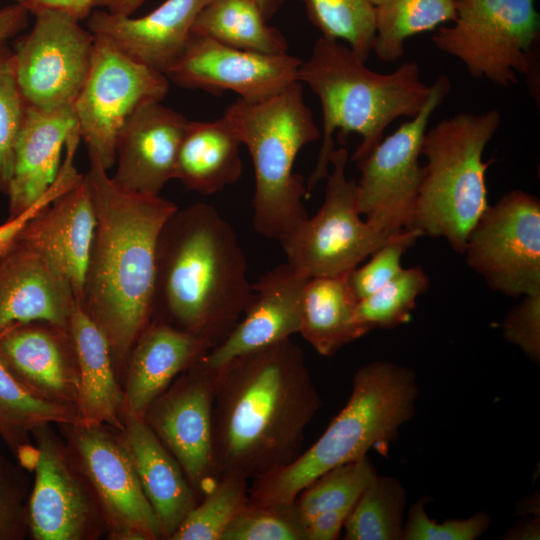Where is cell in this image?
<instances>
[{"mask_svg": "<svg viewBox=\"0 0 540 540\" xmlns=\"http://www.w3.org/2000/svg\"><path fill=\"white\" fill-rule=\"evenodd\" d=\"M81 425L76 406L48 401L22 385L0 361V437L18 459L44 425Z\"/></svg>", "mask_w": 540, "mask_h": 540, "instance_id": "31", "label": "cell"}, {"mask_svg": "<svg viewBox=\"0 0 540 540\" xmlns=\"http://www.w3.org/2000/svg\"><path fill=\"white\" fill-rule=\"evenodd\" d=\"M223 116L250 153L255 176L253 226L268 239L281 242L307 217L308 197L302 175L294 172L299 151L320 137L307 106L302 83L259 101L238 99Z\"/></svg>", "mask_w": 540, "mask_h": 540, "instance_id": "6", "label": "cell"}, {"mask_svg": "<svg viewBox=\"0 0 540 540\" xmlns=\"http://www.w3.org/2000/svg\"><path fill=\"white\" fill-rule=\"evenodd\" d=\"M73 184L74 176L67 170H60L54 183L36 203L18 216L8 218L5 223L0 225V258L23 227Z\"/></svg>", "mask_w": 540, "mask_h": 540, "instance_id": "44", "label": "cell"}, {"mask_svg": "<svg viewBox=\"0 0 540 540\" xmlns=\"http://www.w3.org/2000/svg\"><path fill=\"white\" fill-rule=\"evenodd\" d=\"M210 349L200 338L151 321L136 340L126 364L125 413L143 418L154 399Z\"/></svg>", "mask_w": 540, "mask_h": 540, "instance_id": "25", "label": "cell"}, {"mask_svg": "<svg viewBox=\"0 0 540 540\" xmlns=\"http://www.w3.org/2000/svg\"><path fill=\"white\" fill-rule=\"evenodd\" d=\"M348 274L310 278L303 290L299 334L325 357L369 332L357 319Z\"/></svg>", "mask_w": 540, "mask_h": 540, "instance_id": "29", "label": "cell"}, {"mask_svg": "<svg viewBox=\"0 0 540 540\" xmlns=\"http://www.w3.org/2000/svg\"><path fill=\"white\" fill-rule=\"evenodd\" d=\"M94 35L60 12L36 15L32 30L13 50L17 81L28 106L43 111L74 108L87 79Z\"/></svg>", "mask_w": 540, "mask_h": 540, "instance_id": "15", "label": "cell"}, {"mask_svg": "<svg viewBox=\"0 0 540 540\" xmlns=\"http://www.w3.org/2000/svg\"><path fill=\"white\" fill-rule=\"evenodd\" d=\"M35 16L48 11L67 14L78 21L87 19L97 0H11Z\"/></svg>", "mask_w": 540, "mask_h": 540, "instance_id": "45", "label": "cell"}, {"mask_svg": "<svg viewBox=\"0 0 540 540\" xmlns=\"http://www.w3.org/2000/svg\"><path fill=\"white\" fill-rule=\"evenodd\" d=\"M69 328L78 361L77 409L81 425H107L121 431L125 413L124 389L118 382L107 339L78 302Z\"/></svg>", "mask_w": 540, "mask_h": 540, "instance_id": "27", "label": "cell"}, {"mask_svg": "<svg viewBox=\"0 0 540 540\" xmlns=\"http://www.w3.org/2000/svg\"><path fill=\"white\" fill-rule=\"evenodd\" d=\"M377 474L371 460L365 456L320 475L293 501L305 529L307 524L322 512L353 506Z\"/></svg>", "mask_w": 540, "mask_h": 540, "instance_id": "36", "label": "cell"}, {"mask_svg": "<svg viewBox=\"0 0 540 540\" xmlns=\"http://www.w3.org/2000/svg\"><path fill=\"white\" fill-rule=\"evenodd\" d=\"M215 373L218 477L253 480L292 462L322 406L301 348L289 338L237 357Z\"/></svg>", "mask_w": 540, "mask_h": 540, "instance_id": "1", "label": "cell"}, {"mask_svg": "<svg viewBox=\"0 0 540 540\" xmlns=\"http://www.w3.org/2000/svg\"><path fill=\"white\" fill-rule=\"evenodd\" d=\"M501 114L458 113L426 130L423 167L412 228L440 237L463 254L472 227L488 206L485 173L490 162L482 155L496 134Z\"/></svg>", "mask_w": 540, "mask_h": 540, "instance_id": "7", "label": "cell"}, {"mask_svg": "<svg viewBox=\"0 0 540 540\" xmlns=\"http://www.w3.org/2000/svg\"><path fill=\"white\" fill-rule=\"evenodd\" d=\"M76 132L74 108L43 111L27 105L7 194L9 218L27 210L51 187L61 167L63 147Z\"/></svg>", "mask_w": 540, "mask_h": 540, "instance_id": "24", "label": "cell"}, {"mask_svg": "<svg viewBox=\"0 0 540 540\" xmlns=\"http://www.w3.org/2000/svg\"><path fill=\"white\" fill-rule=\"evenodd\" d=\"M89 161L96 226L78 304L107 339L119 374L151 321L157 239L178 206L120 188L94 155Z\"/></svg>", "mask_w": 540, "mask_h": 540, "instance_id": "2", "label": "cell"}, {"mask_svg": "<svg viewBox=\"0 0 540 540\" xmlns=\"http://www.w3.org/2000/svg\"><path fill=\"white\" fill-rule=\"evenodd\" d=\"M406 489L395 477L376 475L353 505L345 540H402Z\"/></svg>", "mask_w": 540, "mask_h": 540, "instance_id": "33", "label": "cell"}, {"mask_svg": "<svg viewBox=\"0 0 540 540\" xmlns=\"http://www.w3.org/2000/svg\"><path fill=\"white\" fill-rule=\"evenodd\" d=\"M191 33L260 54H284L288 42L250 0H211L197 15Z\"/></svg>", "mask_w": 540, "mask_h": 540, "instance_id": "30", "label": "cell"}, {"mask_svg": "<svg viewBox=\"0 0 540 540\" xmlns=\"http://www.w3.org/2000/svg\"><path fill=\"white\" fill-rule=\"evenodd\" d=\"M348 157L345 148L334 149L320 209L280 242L286 262L309 279L349 273L391 236L360 218Z\"/></svg>", "mask_w": 540, "mask_h": 540, "instance_id": "9", "label": "cell"}, {"mask_svg": "<svg viewBox=\"0 0 540 540\" xmlns=\"http://www.w3.org/2000/svg\"><path fill=\"white\" fill-rule=\"evenodd\" d=\"M146 0H97L96 7L115 15L131 16Z\"/></svg>", "mask_w": 540, "mask_h": 540, "instance_id": "48", "label": "cell"}, {"mask_svg": "<svg viewBox=\"0 0 540 540\" xmlns=\"http://www.w3.org/2000/svg\"><path fill=\"white\" fill-rule=\"evenodd\" d=\"M188 123L182 114L161 101L139 106L117 138L113 181L133 193L160 195L175 177L178 149Z\"/></svg>", "mask_w": 540, "mask_h": 540, "instance_id": "21", "label": "cell"}, {"mask_svg": "<svg viewBox=\"0 0 540 540\" xmlns=\"http://www.w3.org/2000/svg\"><path fill=\"white\" fill-rule=\"evenodd\" d=\"M26 109L27 103L16 77L13 50L6 43L0 44V192L6 195Z\"/></svg>", "mask_w": 540, "mask_h": 540, "instance_id": "39", "label": "cell"}, {"mask_svg": "<svg viewBox=\"0 0 540 540\" xmlns=\"http://www.w3.org/2000/svg\"><path fill=\"white\" fill-rule=\"evenodd\" d=\"M249 480L222 475L195 505L170 540H221L226 529L249 501Z\"/></svg>", "mask_w": 540, "mask_h": 540, "instance_id": "35", "label": "cell"}, {"mask_svg": "<svg viewBox=\"0 0 540 540\" xmlns=\"http://www.w3.org/2000/svg\"><path fill=\"white\" fill-rule=\"evenodd\" d=\"M308 279L287 262L262 275L253 284L254 297L240 320L201 363L217 372L237 357L299 333L302 296Z\"/></svg>", "mask_w": 540, "mask_h": 540, "instance_id": "19", "label": "cell"}, {"mask_svg": "<svg viewBox=\"0 0 540 540\" xmlns=\"http://www.w3.org/2000/svg\"><path fill=\"white\" fill-rule=\"evenodd\" d=\"M297 79L317 95L323 113L322 144L306 181L308 196L329 174L335 130L362 137L351 158L358 162L380 143L392 121L401 116L415 117L430 94V86L421 81L415 61L380 74L367 68L347 45L322 36L308 59L301 62Z\"/></svg>", "mask_w": 540, "mask_h": 540, "instance_id": "4", "label": "cell"}, {"mask_svg": "<svg viewBox=\"0 0 540 540\" xmlns=\"http://www.w3.org/2000/svg\"><path fill=\"white\" fill-rule=\"evenodd\" d=\"M221 540H307L306 529L294 503L248 501L230 523Z\"/></svg>", "mask_w": 540, "mask_h": 540, "instance_id": "38", "label": "cell"}, {"mask_svg": "<svg viewBox=\"0 0 540 540\" xmlns=\"http://www.w3.org/2000/svg\"><path fill=\"white\" fill-rule=\"evenodd\" d=\"M539 518L519 523L516 527L510 529L503 539L526 540L539 539Z\"/></svg>", "mask_w": 540, "mask_h": 540, "instance_id": "49", "label": "cell"}, {"mask_svg": "<svg viewBox=\"0 0 540 540\" xmlns=\"http://www.w3.org/2000/svg\"><path fill=\"white\" fill-rule=\"evenodd\" d=\"M503 337L534 363L540 362V291L524 295L501 323Z\"/></svg>", "mask_w": 540, "mask_h": 540, "instance_id": "43", "label": "cell"}, {"mask_svg": "<svg viewBox=\"0 0 540 540\" xmlns=\"http://www.w3.org/2000/svg\"><path fill=\"white\" fill-rule=\"evenodd\" d=\"M95 226V208L82 174L23 227L7 250L20 247L39 255L71 285L79 302Z\"/></svg>", "mask_w": 540, "mask_h": 540, "instance_id": "18", "label": "cell"}, {"mask_svg": "<svg viewBox=\"0 0 540 540\" xmlns=\"http://www.w3.org/2000/svg\"><path fill=\"white\" fill-rule=\"evenodd\" d=\"M60 427L96 497L108 538L163 539L159 520L119 432L107 425Z\"/></svg>", "mask_w": 540, "mask_h": 540, "instance_id": "14", "label": "cell"}, {"mask_svg": "<svg viewBox=\"0 0 540 540\" xmlns=\"http://www.w3.org/2000/svg\"><path fill=\"white\" fill-rule=\"evenodd\" d=\"M25 470L0 455V540H23L30 536L31 485Z\"/></svg>", "mask_w": 540, "mask_h": 540, "instance_id": "41", "label": "cell"}, {"mask_svg": "<svg viewBox=\"0 0 540 540\" xmlns=\"http://www.w3.org/2000/svg\"><path fill=\"white\" fill-rule=\"evenodd\" d=\"M28 12L16 4L0 8V44L18 34L27 25Z\"/></svg>", "mask_w": 540, "mask_h": 540, "instance_id": "47", "label": "cell"}, {"mask_svg": "<svg viewBox=\"0 0 540 540\" xmlns=\"http://www.w3.org/2000/svg\"><path fill=\"white\" fill-rule=\"evenodd\" d=\"M423 235L417 228L395 233L370 255L367 263L351 270L348 280L356 297L372 294L399 274L403 255Z\"/></svg>", "mask_w": 540, "mask_h": 540, "instance_id": "40", "label": "cell"}, {"mask_svg": "<svg viewBox=\"0 0 540 540\" xmlns=\"http://www.w3.org/2000/svg\"><path fill=\"white\" fill-rule=\"evenodd\" d=\"M247 269L232 225L214 206L178 207L157 239L151 321L200 338L212 349L254 297Z\"/></svg>", "mask_w": 540, "mask_h": 540, "instance_id": "3", "label": "cell"}, {"mask_svg": "<svg viewBox=\"0 0 540 540\" xmlns=\"http://www.w3.org/2000/svg\"><path fill=\"white\" fill-rule=\"evenodd\" d=\"M210 1L165 0L139 18L95 11L88 18V28L133 60L164 74L182 51L197 15Z\"/></svg>", "mask_w": 540, "mask_h": 540, "instance_id": "22", "label": "cell"}, {"mask_svg": "<svg viewBox=\"0 0 540 540\" xmlns=\"http://www.w3.org/2000/svg\"><path fill=\"white\" fill-rule=\"evenodd\" d=\"M428 286L429 278L421 267L403 268L380 289L358 300L357 319L368 331L406 323Z\"/></svg>", "mask_w": 540, "mask_h": 540, "instance_id": "37", "label": "cell"}, {"mask_svg": "<svg viewBox=\"0 0 540 540\" xmlns=\"http://www.w3.org/2000/svg\"><path fill=\"white\" fill-rule=\"evenodd\" d=\"M420 387L407 366L376 360L352 377L343 409L323 434L289 464L252 480L249 500L290 504L320 475L367 456L372 448L384 453L414 416Z\"/></svg>", "mask_w": 540, "mask_h": 540, "instance_id": "5", "label": "cell"}, {"mask_svg": "<svg viewBox=\"0 0 540 540\" xmlns=\"http://www.w3.org/2000/svg\"><path fill=\"white\" fill-rule=\"evenodd\" d=\"M241 145L223 115L214 121H189L178 149L174 179L203 195L222 191L241 176Z\"/></svg>", "mask_w": 540, "mask_h": 540, "instance_id": "28", "label": "cell"}, {"mask_svg": "<svg viewBox=\"0 0 540 540\" xmlns=\"http://www.w3.org/2000/svg\"><path fill=\"white\" fill-rule=\"evenodd\" d=\"M302 60L288 53L260 54L190 33L182 51L164 71L169 81L219 94L231 91L245 101L271 97L298 81Z\"/></svg>", "mask_w": 540, "mask_h": 540, "instance_id": "17", "label": "cell"}, {"mask_svg": "<svg viewBox=\"0 0 540 540\" xmlns=\"http://www.w3.org/2000/svg\"><path fill=\"white\" fill-rule=\"evenodd\" d=\"M372 2V4L377 7V6H380L386 2H388L389 0H370Z\"/></svg>", "mask_w": 540, "mask_h": 540, "instance_id": "51", "label": "cell"}, {"mask_svg": "<svg viewBox=\"0 0 540 540\" xmlns=\"http://www.w3.org/2000/svg\"><path fill=\"white\" fill-rule=\"evenodd\" d=\"M463 254L490 288L518 297L540 291V201L512 190L488 205L469 232Z\"/></svg>", "mask_w": 540, "mask_h": 540, "instance_id": "13", "label": "cell"}, {"mask_svg": "<svg viewBox=\"0 0 540 540\" xmlns=\"http://www.w3.org/2000/svg\"><path fill=\"white\" fill-rule=\"evenodd\" d=\"M18 463L34 471L28 499L30 537L34 540H96L105 523L87 479L67 443L44 425Z\"/></svg>", "mask_w": 540, "mask_h": 540, "instance_id": "11", "label": "cell"}, {"mask_svg": "<svg viewBox=\"0 0 540 540\" xmlns=\"http://www.w3.org/2000/svg\"><path fill=\"white\" fill-rule=\"evenodd\" d=\"M76 304L71 285L36 253L10 247L0 258V332L33 321L69 329Z\"/></svg>", "mask_w": 540, "mask_h": 540, "instance_id": "23", "label": "cell"}, {"mask_svg": "<svg viewBox=\"0 0 540 540\" xmlns=\"http://www.w3.org/2000/svg\"><path fill=\"white\" fill-rule=\"evenodd\" d=\"M300 1L322 37L345 41L366 63L376 35V7L370 0Z\"/></svg>", "mask_w": 540, "mask_h": 540, "instance_id": "34", "label": "cell"}, {"mask_svg": "<svg viewBox=\"0 0 540 540\" xmlns=\"http://www.w3.org/2000/svg\"><path fill=\"white\" fill-rule=\"evenodd\" d=\"M430 501L431 498L423 496L409 508L402 540H475L491 524V517L485 511H478L465 519H449L438 523L426 512V505Z\"/></svg>", "mask_w": 540, "mask_h": 540, "instance_id": "42", "label": "cell"}, {"mask_svg": "<svg viewBox=\"0 0 540 540\" xmlns=\"http://www.w3.org/2000/svg\"><path fill=\"white\" fill-rule=\"evenodd\" d=\"M450 90L449 77L439 76L421 111L357 162L361 172L356 181L359 212L388 235L412 228L424 174L419 163L424 135L431 115Z\"/></svg>", "mask_w": 540, "mask_h": 540, "instance_id": "10", "label": "cell"}, {"mask_svg": "<svg viewBox=\"0 0 540 540\" xmlns=\"http://www.w3.org/2000/svg\"><path fill=\"white\" fill-rule=\"evenodd\" d=\"M261 11L264 18L268 21L278 10L283 0H250Z\"/></svg>", "mask_w": 540, "mask_h": 540, "instance_id": "50", "label": "cell"}, {"mask_svg": "<svg viewBox=\"0 0 540 540\" xmlns=\"http://www.w3.org/2000/svg\"><path fill=\"white\" fill-rule=\"evenodd\" d=\"M118 432L159 520L163 539L170 540L200 497L144 418L125 413L123 429Z\"/></svg>", "mask_w": 540, "mask_h": 540, "instance_id": "26", "label": "cell"}, {"mask_svg": "<svg viewBox=\"0 0 540 540\" xmlns=\"http://www.w3.org/2000/svg\"><path fill=\"white\" fill-rule=\"evenodd\" d=\"M353 506H345L316 515L306 526L307 540L337 539Z\"/></svg>", "mask_w": 540, "mask_h": 540, "instance_id": "46", "label": "cell"}, {"mask_svg": "<svg viewBox=\"0 0 540 540\" xmlns=\"http://www.w3.org/2000/svg\"><path fill=\"white\" fill-rule=\"evenodd\" d=\"M536 0H455L456 19L432 36L442 52L458 58L474 78L502 87L527 78L539 100L540 16Z\"/></svg>", "mask_w": 540, "mask_h": 540, "instance_id": "8", "label": "cell"}, {"mask_svg": "<svg viewBox=\"0 0 540 540\" xmlns=\"http://www.w3.org/2000/svg\"><path fill=\"white\" fill-rule=\"evenodd\" d=\"M0 361L38 396L77 407L78 361L70 328L46 321L9 327L0 332Z\"/></svg>", "mask_w": 540, "mask_h": 540, "instance_id": "20", "label": "cell"}, {"mask_svg": "<svg viewBox=\"0 0 540 540\" xmlns=\"http://www.w3.org/2000/svg\"><path fill=\"white\" fill-rule=\"evenodd\" d=\"M168 89L165 74L94 35L90 70L74 104L80 138L88 154L110 169L116 161L117 138L127 119L139 106L162 101Z\"/></svg>", "mask_w": 540, "mask_h": 540, "instance_id": "12", "label": "cell"}, {"mask_svg": "<svg viewBox=\"0 0 540 540\" xmlns=\"http://www.w3.org/2000/svg\"><path fill=\"white\" fill-rule=\"evenodd\" d=\"M216 373L201 360L149 405L144 420L182 467L200 499L217 483L213 452Z\"/></svg>", "mask_w": 540, "mask_h": 540, "instance_id": "16", "label": "cell"}, {"mask_svg": "<svg viewBox=\"0 0 540 540\" xmlns=\"http://www.w3.org/2000/svg\"><path fill=\"white\" fill-rule=\"evenodd\" d=\"M455 0H389L376 7V35L372 51L383 62L404 54L406 39L453 22Z\"/></svg>", "mask_w": 540, "mask_h": 540, "instance_id": "32", "label": "cell"}]
</instances>
